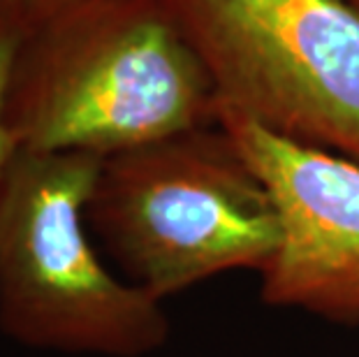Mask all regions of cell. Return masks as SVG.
<instances>
[{
  "mask_svg": "<svg viewBox=\"0 0 359 357\" xmlns=\"http://www.w3.org/2000/svg\"><path fill=\"white\" fill-rule=\"evenodd\" d=\"M5 114L19 149L109 158L216 126L218 95L163 0H97L26 28Z\"/></svg>",
  "mask_w": 359,
  "mask_h": 357,
  "instance_id": "obj_1",
  "label": "cell"
},
{
  "mask_svg": "<svg viewBox=\"0 0 359 357\" xmlns=\"http://www.w3.org/2000/svg\"><path fill=\"white\" fill-rule=\"evenodd\" d=\"M86 220L160 302L225 271L262 274L280 246L276 202L220 123L104 158Z\"/></svg>",
  "mask_w": 359,
  "mask_h": 357,
  "instance_id": "obj_2",
  "label": "cell"
},
{
  "mask_svg": "<svg viewBox=\"0 0 359 357\" xmlns=\"http://www.w3.org/2000/svg\"><path fill=\"white\" fill-rule=\"evenodd\" d=\"M104 158L19 149L0 179V332L37 351L147 357L163 302L104 267L86 207Z\"/></svg>",
  "mask_w": 359,
  "mask_h": 357,
  "instance_id": "obj_3",
  "label": "cell"
},
{
  "mask_svg": "<svg viewBox=\"0 0 359 357\" xmlns=\"http://www.w3.org/2000/svg\"><path fill=\"white\" fill-rule=\"evenodd\" d=\"M209 70L218 121L359 163V7L350 0H163Z\"/></svg>",
  "mask_w": 359,
  "mask_h": 357,
  "instance_id": "obj_4",
  "label": "cell"
},
{
  "mask_svg": "<svg viewBox=\"0 0 359 357\" xmlns=\"http://www.w3.org/2000/svg\"><path fill=\"white\" fill-rule=\"evenodd\" d=\"M276 202L280 246L262 269L259 297L330 323L359 325V163L220 119Z\"/></svg>",
  "mask_w": 359,
  "mask_h": 357,
  "instance_id": "obj_5",
  "label": "cell"
},
{
  "mask_svg": "<svg viewBox=\"0 0 359 357\" xmlns=\"http://www.w3.org/2000/svg\"><path fill=\"white\" fill-rule=\"evenodd\" d=\"M26 28L14 21L12 17L0 12V179H3L5 170L10 167L12 158L17 156L19 144L7 126V90H10L12 67L14 58H17L19 44L24 40Z\"/></svg>",
  "mask_w": 359,
  "mask_h": 357,
  "instance_id": "obj_6",
  "label": "cell"
},
{
  "mask_svg": "<svg viewBox=\"0 0 359 357\" xmlns=\"http://www.w3.org/2000/svg\"><path fill=\"white\" fill-rule=\"evenodd\" d=\"M88 3H97V0H0V12L19 21L24 28H33L56 14Z\"/></svg>",
  "mask_w": 359,
  "mask_h": 357,
  "instance_id": "obj_7",
  "label": "cell"
},
{
  "mask_svg": "<svg viewBox=\"0 0 359 357\" xmlns=\"http://www.w3.org/2000/svg\"><path fill=\"white\" fill-rule=\"evenodd\" d=\"M350 3H353V5H357V7H359V0H350Z\"/></svg>",
  "mask_w": 359,
  "mask_h": 357,
  "instance_id": "obj_8",
  "label": "cell"
}]
</instances>
